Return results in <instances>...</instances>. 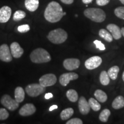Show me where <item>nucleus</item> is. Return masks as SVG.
Here are the masks:
<instances>
[{"mask_svg": "<svg viewBox=\"0 0 124 124\" xmlns=\"http://www.w3.org/2000/svg\"><path fill=\"white\" fill-rule=\"evenodd\" d=\"M15 100L18 103H21L25 98V92L24 89L21 87H17L15 91Z\"/></svg>", "mask_w": 124, "mask_h": 124, "instance_id": "obj_18", "label": "nucleus"}, {"mask_svg": "<svg viewBox=\"0 0 124 124\" xmlns=\"http://www.w3.org/2000/svg\"><path fill=\"white\" fill-rule=\"evenodd\" d=\"M94 96L96 99L101 103H104L108 100L107 94L102 90H97L94 93Z\"/></svg>", "mask_w": 124, "mask_h": 124, "instance_id": "obj_20", "label": "nucleus"}, {"mask_svg": "<svg viewBox=\"0 0 124 124\" xmlns=\"http://www.w3.org/2000/svg\"><path fill=\"white\" fill-rule=\"evenodd\" d=\"M114 14L117 17L124 20V7L117 8L114 10Z\"/></svg>", "mask_w": 124, "mask_h": 124, "instance_id": "obj_29", "label": "nucleus"}, {"mask_svg": "<svg viewBox=\"0 0 124 124\" xmlns=\"http://www.w3.org/2000/svg\"><path fill=\"white\" fill-rule=\"evenodd\" d=\"M66 96L69 100L72 102H77L78 100V94L75 90H69L66 93Z\"/></svg>", "mask_w": 124, "mask_h": 124, "instance_id": "obj_23", "label": "nucleus"}, {"mask_svg": "<svg viewBox=\"0 0 124 124\" xmlns=\"http://www.w3.org/2000/svg\"><path fill=\"white\" fill-rule=\"evenodd\" d=\"M86 17L96 23H102L106 18V14L103 10L100 8H87L84 11Z\"/></svg>", "mask_w": 124, "mask_h": 124, "instance_id": "obj_4", "label": "nucleus"}, {"mask_svg": "<svg viewBox=\"0 0 124 124\" xmlns=\"http://www.w3.org/2000/svg\"><path fill=\"white\" fill-rule=\"evenodd\" d=\"M82 2H83V3H84L85 4L87 5L92 2L93 0H82Z\"/></svg>", "mask_w": 124, "mask_h": 124, "instance_id": "obj_38", "label": "nucleus"}, {"mask_svg": "<svg viewBox=\"0 0 124 124\" xmlns=\"http://www.w3.org/2000/svg\"><path fill=\"white\" fill-rule=\"evenodd\" d=\"M29 30H30V27L28 24L21 25L17 28V31L20 33H26Z\"/></svg>", "mask_w": 124, "mask_h": 124, "instance_id": "obj_31", "label": "nucleus"}, {"mask_svg": "<svg viewBox=\"0 0 124 124\" xmlns=\"http://www.w3.org/2000/svg\"><path fill=\"white\" fill-rule=\"evenodd\" d=\"M80 64V60L75 58L66 59L63 62L64 67L69 71H72L78 69Z\"/></svg>", "mask_w": 124, "mask_h": 124, "instance_id": "obj_10", "label": "nucleus"}, {"mask_svg": "<svg viewBox=\"0 0 124 124\" xmlns=\"http://www.w3.org/2000/svg\"><path fill=\"white\" fill-rule=\"evenodd\" d=\"M62 2L64 3L65 4L70 5L74 2V0H60Z\"/></svg>", "mask_w": 124, "mask_h": 124, "instance_id": "obj_35", "label": "nucleus"}, {"mask_svg": "<svg viewBox=\"0 0 124 124\" xmlns=\"http://www.w3.org/2000/svg\"><path fill=\"white\" fill-rule=\"evenodd\" d=\"M78 108L80 113L83 115H86L90 111V106L89 102L87 101L84 97H81L79 99Z\"/></svg>", "mask_w": 124, "mask_h": 124, "instance_id": "obj_13", "label": "nucleus"}, {"mask_svg": "<svg viewBox=\"0 0 124 124\" xmlns=\"http://www.w3.org/2000/svg\"><path fill=\"white\" fill-rule=\"evenodd\" d=\"M88 102H89L90 108H92L94 111H98L100 110L101 108V106L100 103H99L97 100L93 98H90Z\"/></svg>", "mask_w": 124, "mask_h": 124, "instance_id": "obj_26", "label": "nucleus"}, {"mask_svg": "<svg viewBox=\"0 0 124 124\" xmlns=\"http://www.w3.org/2000/svg\"><path fill=\"white\" fill-rule=\"evenodd\" d=\"M66 15V12H63V15L65 16Z\"/></svg>", "mask_w": 124, "mask_h": 124, "instance_id": "obj_42", "label": "nucleus"}, {"mask_svg": "<svg viewBox=\"0 0 124 124\" xmlns=\"http://www.w3.org/2000/svg\"><path fill=\"white\" fill-rule=\"evenodd\" d=\"M68 35L66 31L62 28L54 29L49 32L47 38L51 43L55 44H59L64 43L67 39Z\"/></svg>", "mask_w": 124, "mask_h": 124, "instance_id": "obj_3", "label": "nucleus"}, {"mask_svg": "<svg viewBox=\"0 0 124 124\" xmlns=\"http://www.w3.org/2000/svg\"><path fill=\"white\" fill-rule=\"evenodd\" d=\"M107 29L110 32L113 38L116 40H118L121 38L122 33L121 29L118 26L114 24H110L107 26Z\"/></svg>", "mask_w": 124, "mask_h": 124, "instance_id": "obj_16", "label": "nucleus"}, {"mask_svg": "<svg viewBox=\"0 0 124 124\" xmlns=\"http://www.w3.org/2000/svg\"><path fill=\"white\" fill-rule=\"evenodd\" d=\"M99 35H100L101 38L103 39L108 42L110 43L113 40L112 35H110V33L105 29H100V31H99Z\"/></svg>", "mask_w": 124, "mask_h": 124, "instance_id": "obj_22", "label": "nucleus"}, {"mask_svg": "<svg viewBox=\"0 0 124 124\" xmlns=\"http://www.w3.org/2000/svg\"><path fill=\"white\" fill-rule=\"evenodd\" d=\"M26 13L23 10H17L14 13L13 19L15 21H19L21 20L25 17Z\"/></svg>", "mask_w": 124, "mask_h": 124, "instance_id": "obj_28", "label": "nucleus"}, {"mask_svg": "<svg viewBox=\"0 0 124 124\" xmlns=\"http://www.w3.org/2000/svg\"><path fill=\"white\" fill-rule=\"evenodd\" d=\"M45 98L46 99V100H49V99L53 97V94H52V93H46V94L44 96Z\"/></svg>", "mask_w": 124, "mask_h": 124, "instance_id": "obj_36", "label": "nucleus"}, {"mask_svg": "<svg viewBox=\"0 0 124 124\" xmlns=\"http://www.w3.org/2000/svg\"><path fill=\"white\" fill-rule=\"evenodd\" d=\"M100 80L101 83L103 86H107L110 83V77L108 76V72L105 71H102L100 74Z\"/></svg>", "mask_w": 124, "mask_h": 124, "instance_id": "obj_25", "label": "nucleus"}, {"mask_svg": "<svg viewBox=\"0 0 124 124\" xmlns=\"http://www.w3.org/2000/svg\"><path fill=\"white\" fill-rule=\"evenodd\" d=\"M1 102L3 106L10 111L15 110L19 106V103L7 94L2 96L1 99Z\"/></svg>", "mask_w": 124, "mask_h": 124, "instance_id": "obj_6", "label": "nucleus"}, {"mask_svg": "<svg viewBox=\"0 0 124 124\" xmlns=\"http://www.w3.org/2000/svg\"><path fill=\"white\" fill-rule=\"evenodd\" d=\"M102 62V58L98 56H92L85 62V66L88 70H94L98 67Z\"/></svg>", "mask_w": 124, "mask_h": 124, "instance_id": "obj_9", "label": "nucleus"}, {"mask_svg": "<svg viewBox=\"0 0 124 124\" xmlns=\"http://www.w3.org/2000/svg\"><path fill=\"white\" fill-rule=\"evenodd\" d=\"M10 52L12 56L15 58H19L23 55L24 53V49L20 46L18 43H12L10 46Z\"/></svg>", "mask_w": 124, "mask_h": 124, "instance_id": "obj_15", "label": "nucleus"}, {"mask_svg": "<svg viewBox=\"0 0 124 124\" xmlns=\"http://www.w3.org/2000/svg\"><path fill=\"white\" fill-rule=\"evenodd\" d=\"M119 1H120V2L122 3V4H124V0H119Z\"/></svg>", "mask_w": 124, "mask_h": 124, "instance_id": "obj_40", "label": "nucleus"}, {"mask_svg": "<svg viewBox=\"0 0 124 124\" xmlns=\"http://www.w3.org/2000/svg\"><path fill=\"white\" fill-rule=\"evenodd\" d=\"M39 5V0H25V6L30 12H35L38 9Z\"/></svg>", "mask_w": 124, "mask_h": 124, "instance_id": "obj_17", "label": "nucleus"}, {"mask_svg": "<svg viewBox=\"0 0 124 124\" xmlns=\"http://www.w3.org/2000/svg\"><path fill=\"white\" fill-rule=\"evenodd\" d=\"M56 108H58V106H57V105H52V106H51L50 108H49V110L51 111L54 110L56 109Z\"/></svg>", "mask_w": 124, "mask_h": 124, "instance_id": "obj_37", "label": "nucleus"}, {"mask_svg": "<svg viewBox=\"0 0 124 124\" xmlns=\"http://www.w3.org/2000/svg\"><path fill=\"white\" fill-rule=\"evenodd\" d=\"M110 0H96V3L99 6H105L109 3Z\"/></svg>", "mask_w": 124, "mask_h": 124, "instance_id": "obj_34", "label": "nucleus"}, {"mask_svg": "<svg viewBox=\"0 0 124 124\" xmlns=\"http://www.w3.org/2000/svg\"><path fill=\"white\" fill-rule=\"evenodd\" d=\"M56 77L53 74H47L43 75L40 78L39 83L43 87L53 86L56 83Z\"/></svg>", "mask_w": 124, "mask_h": 124, "instance_id": "obj_7", "label": "nucleus"}, {"mask_svg": "<svg viewBox=\"0 0 124 124\" xmlns=\"http://www.w3.org/2000/svg\"><path fill=\"white\" fill-rule=\"evenodd\" d=\"M79 76L75 72H69L62 74L59 78V82L62 86H66L71 80L77 79Z\"/></svg>", "mask_w": 124, "mask_h": 124, "instance_id": "obj_11", "label": "nucleus"}, {"mask_svg": "<svg viewBox=\"0 0 124 124\" xmlns=\"http://www.w3.org/2000/svg\"><path fill=\"white\" fill-rule=\"evenodd\" d=\"M0 60L5 62H10L12 60L10 49L7 44H4L0 46Z\"/></svg>", "mask_w": 124, "mask_h": 124, "instance_id": "obj_8", "label": "nucleus"}, {"mask_svg": "<svg viewBox=\"0 0 124 124\" xmlns=\"http://www.w3.org/2000/svg\"><path fill=\"white\" fill-rule=\"evenodd\" d=\"M63 16L62 7L58 2L55 1L49 2L44 11V17L46 20L52 23L59 21Z\"/></svg>", "mask_w": 124, "mask_h": 124, "instance_id": "obj_1", "label": "nucleus"}, {"mask_svg": "<svg viewBox=\"0 0 124 124\" xmlns=\"http://www.w3.org/2000/svg\"><path fill=\"white\" fill-rule=\"evenodd\" d=\"M112 107L114 109H120L124 107V98L121 95L118 96L112 102Z\"/></svg>", "mask_w": 124, "mask_h": 124, "instance_id": "obj_19", "label": "nucleus"}, {"mask_svg": "<svg viewBox=\"0 0 124 124\" xmlns=\"http://www.w3.org/2000/svg\"><path fill=\"white\" fill-rule=\"evenodd\" d=\"M12 15V9L8 6H4L0 9V23H7L10 19Z\"/></svg>", "mask_w": 124, "mask_h": 124, "instance_id": "obj_12", "label": "nucleus"}, {"mask_svg": "<svg viewBox=\"0 0 124 124\" xmlns=\"http://www.w3.org/2000/svg\"><path fill=\"white\" fill-rule=\"evenodd\" d=\"M83 121L80 118H74L71 119L69 121L66 122V124H82Z\"/></svg>", "mask_w": 124, "mask_h": 124, "instance_id": "obj_33", "label": "nucleus"}, {"mask_svg": "<svg viewBox=\"0 0 124 124\" xmlns=\"http://www.w3.org/2000/svg\"><path fill=\"white\" fill-rule=\"evenodd\" d=\"M121 33L122 35L124 37V27H122L121 29Z\"/></svg>", "mask_w": 124, "mask_h": 124, "instance_id": "obj_39", "label": "nucleus"}, {"mask_svg": "<svg viewBox=\"0 0 124 124\" xmlns=\"http://www.w3.org/2000/svg\"><path fill=\"white\" fill-rule=\"evenodd\" d=\"M30 59L33 63H43L51 61V57L46 49L39 48L32 51L30 55Z\"/></svg>", "mask_w": 124, "mask_h": 124, "instance_id": "obj_2", "label": "nucleus"}, {"mask_svg": "<svg viewBox=\"0 0 124 124\" xmlns=\"http://www.w3.org/2000/svg\"><path fill=\"white\" fill-rule=\"evenodd\" d=\"M94 44L95 45V46L97 48H98L101 51H104L106 49L105 45L102 43L101 41H99V40H96L94 41Z\"/></svg>", "mask_w": 124, "mask_h": 124, "instance_id": "obj_32", "label": "nucleus"}, {"mask_svg": "<svg viewBox=\"0 0 124 124\" xmlns=\"http://www.w3.org/2000/svg\"><path fill=\"white\" fill-rule=\"evenodd\" d=\"M74 109L71 108H67L63 110L60 113V118L62 120L64 121L69 119L74 114Z\"/></svg>", "mask_w": 124, "mask_h": 124, "instance_id": "obj_21", "label": "nucleus"}, {"mask_svg": "<svg viewBox=\"0 0 124 124\" xmlns=\"http://www.w3.org/2000/svg\"><path fill=\"white\" fill-rule=\"evenodd\" d=\"M46 91V87L38 83H33L28 85L25 87V91L30 97H36L43 94Z\"/></svg>", "mask_w": 124, "mask_h": 124, "instance_id": "obj_5", "label": "nucleus"}, {"mask_svg": "<svg viewBox=\"0 0 124 124\" xmlns=\"http://www.w3.org/2000/svg\"><path fill=\"white\" fill-rule=\"evenodd\" d=\"M9 116V113L5 108H0V120H7Z\"/></svg>", "mask_w": 124, "mask_h": 124, "instance_id": "obj_30", "label": "nucleus"}, {"mask_svg": "<svg viewBox=\"0 0 124 124\" xmlns=\"http://www.w3.org/2000/svg\"><path fill=\"white\" fill-rule=\"evenodd\" d=\"M122 79H123L124 82V71L123 74H122Z\"/></svg>", "mask_w": 124, "mask_h": 124, "instance_id": "obj_41", "label": "nucleus"}, {"mask_svg": "<svg viewBox=\"0 0 124 124\" xmlns=\"http://www.w3.org/2000/svg\"><path fill=\"white\" fill-rule=\"evenodd\" d=\"M36 108L32 103H27L24 105L19 110V114L22 116H29L36 112Z\"/></svg>", "mask_w": 124, "mask_h": 124, "instance_id": "obj_14", "label": "nucleus"}, {"mask_svg": "<svg viewBox=\"0 0 124 124\" xmlns=\"http://www.w3.org/2000/svg\"><path fill=\"white\" fill-rule=\"evenodd\" d=\"M119 71H120V69L117 66H114L109 69L108 71V74L110 79L112 80H116L117 78Z\"/></svg>", "mask_w": 124, "mask_h": 124, "instance_id": "obj_24", "label": "nucleus"}, {"mask_svg": "<svg viewBox=\"0 0 124 124\" xmlns=\"http://www.w3.org/2000/svg\"><path fill=\"white\" fill-rule=\"evenodd\" d=\"M110 111L108 108H105V109L103 110L100 113V116H99L100 120L103 122H106L108 121L109 116H110Z\"/></svg>", "mask_w": 124, "mask_h": 124, "instance_id": "obj_27", "label": "nucleus"}]
</instances>
